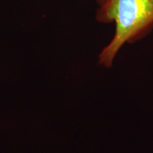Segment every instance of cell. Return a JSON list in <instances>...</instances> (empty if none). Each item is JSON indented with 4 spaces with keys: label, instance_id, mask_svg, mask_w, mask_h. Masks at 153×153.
Listing matches in <instances>:
<instances>
[{
    "label": "cell",
    "instance_id": "obj_2",
    "mask_svg": "<svg viewBox=\"0 0 153 153\" xmlns=\"http://www.w3.org/2000/svg\"><path fill=\"white\" fill-rule=\"evenodd\" d=\"M95 1L97 3L99 7H100V6H102L105 2H106V0H95Z\"/></svg>",
    "mask_w": 153,
    "mask_h": 153
},
{
    "label": "cell",
    "instance_id": "obj_1",
    "mask_svg": "<svg viewBox=\"0 0 153 153\" xmlns=\"http://www.w3.org/2000/svg\"><path fill=\"white\" fill-rule=\"evenodd\" d=\"M95 18L102 24H115L114 36L98 56L99 65L111 68L124 45L143 39L152 30L153 0H106L97 9Z\"/></svg>",
    "mask_w": 153,
    "mask_h": 153
}]
</instances>
